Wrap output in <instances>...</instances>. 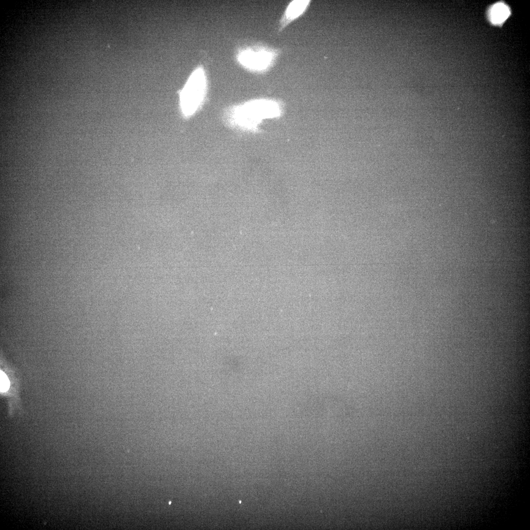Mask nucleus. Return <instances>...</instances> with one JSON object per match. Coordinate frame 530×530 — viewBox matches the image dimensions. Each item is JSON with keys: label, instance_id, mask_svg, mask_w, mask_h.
<instances>
[{"label": "nucleus", "instance_id": "nucleus-2", "mask_svg": "<svg viewBox=\"0 0 530 530\" xmlns=\"http://www.w3.org/2000/svg\"><path fill=\"white\" fill-rule=\"evenodd\" d=\"M206 93L205 73L199 68L192 73L181 92L180 106L184 116H191L200 108Z\"/></svg>", "mask_w": 530, "mask_h": 530}, {"label": "nucleus", "instance_id": "nucleus-6", "mask_svg": "<svg viewBox=\"0 0 530 530\" xmlns=\"http://www.w3.org/2000/svg\"><path fill=\"white\" fill-rule=\"evenodd\" d=\"M0 391L5 392L9 387V381L7 376L1 371L0 374Z\"/></svg>", "mask_w": 530, "mask_h": 530}, {"label": "nucleus", "instance_id": "nucleus-4", "mask_svg": "<svg viewBox=\"0 0 530 530\" xmlns=\"http://www.w3.org/2000/svg\"><path fill=\"white\" fill-rule=\"evenodd\" d=\"M509 14L510 11L508 6L503 3H498L491 8L489 18L492 23L500 24L507 18Z\"/></svg>", "mask_w": 530, "mask_h": 530}, {"label": "nucleus", "instance_id": "nucleus-5", "mask_svg": "<svg viewBox=\"0 0 530 530\" xmlns=\"http://www.w3.org/2000/svg\"><path fill=\"white\" fill-rule=\"evenodd\" d=\"M309 1L295 0L292 1L288 7L286 18L291 21L299 16L306 8Z\"/></svg>", "mask_w": 530, "mask_h": 530}, {"label": "nucleus", "instance_id": "nucleus-3", "mask_svg": "<svg viewBox=\"0 0 530 530\" xmlns=\"http://www.w3.org/2000/svg\"><path fill=\"white\" fill-rule=\"evenodd\" d=\"M238 58L239 62L246 68L262 70L270 64L271 55L265 51H245L240 53Z\"/></svg>", "mask_w": 530, "mask_h": 530}, {"label": "nucleus", "instance_id": "nucleus-1", "mask_svg": "<svg viewBox=\"0 0 530 530\" xmlns=\"http://www.w3.org/2000/svg\"><path fill=\"white\" fill-rule=\"evenodd\" d=\"M278 105L274 101L257 100L247 102L234 108L228 115L227 121L237 127L255 130L264 119L280 115Z\"/></svg>", "mask_w": 530, "mask_h": 530}]
</instances>
